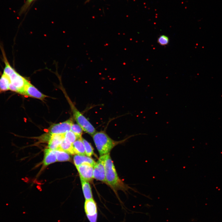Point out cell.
Returning a JSON list of instances; mask_svg holds the SVG:
<instances>
[{
    "label": "cell",
    "instance_id": "obj_1",
    "mask_svg": "<svg viewBox=\"0 0 222 222\" xmlns=\"http://www.w3.org/2000/svg\"><path fill=\"white\" fill-rule=\"evenodd\" d=\"M103 156L106 183L114 190L125 189V185L118 176L109 154Z\"/></svg>",
    "mask_w": 222,
    "mask_h": 222
},
{
    "label": "cell",
    "instance_id": "obj_16",
    "mask_svg": "<svg viewBox=\"0 0 222 222\" xmlns=\"http://www.w3.org/2000/svg\"><path fill=\"white\" fill-rule=\"evenodd\" d=\"M57 161L61 162L69 161L70 158L68 154L62 150H55Z\"/></svg>",
    "mask_w": 222,
    "mask_h": 222
},
{
    "label": "cell",
    "instance_id": "obj_21",
    "mask_svg": "<svg viewBox=\"0 0 222 222\" xmlns=\"http://www.w3.org/2000/svg\"><path fill=\"white\" fill-rule=\"evenodd\" d=\"M33 0H27L25 4L21 8V9L19 12V14H21L25 12L31 2Z\"/></svg>",
    "mask_w": 222,
    "mask_h": 222
},
{
    "label": "cell",
    "instance_id": "obj_18",
    "mask_svg": "<svg viewBox=\"0 0 222 222\" xmlns=\"http://www.w3.org/2000/svg\"><path fill=\"white\" fill-rule=\"evenodd\" d=\"M71 131L74 133L79 138H82L83 130L78 124L73 123L71 126Z\"/></svg>",
    "mask_w": 222,
    "mask_h": 222
},
{
    "label": "cell",
    "instance_id": "obj_8",
    "mask_svg": "<svg viewBox=\"0 0 222 222\" xmlns=\"http://www.w3.org/2000/svg\"><path fill=\"white\" fill-rule=\"evenodd\" d=\"M84 208L86 216L98 215L97 204L93 198L85 200Z\"/></svg>",
    "mask_w": 222,
    "mask_h": 222
},
{
    "label": "cell",
    "instance_id": "obj_13",
    "mask_svg": "<svg viewBox=\"0 0 222 222\" xmlns=\"http://www.w3.org/2000/svg\"><path fill=\"white\" fill-rule=\"evenodd\" d=\"M82 190L85 200L93 198L91 187L88 182L81 179Z\"/></svg>",
    "mask_w": 222,
    "mask_h": 222
},
{
    "label": "cell",
    "instance_id": "obj_22",
    "mask_svg": "<svg viewBox=\"0 0 222 222\" xmlns=\"http://www.w3.org/2000/svg\"><path fill=\"white\" fill-rule=\"evenodd\" d=\"M9 90L19 94V90L16 87L10 83L9 86Z\"/></svg>",
    "mask_w": 222,
    "mask_h": 222
},
{
    "label": "cell",
    "instance_id": "obj_2",
    "mask_svg": "<svg viewBox=\"0 0 222 222\" xmlns=\"http://www.w3.org/2000/svg\"><path fill=\"white\" fill-rule=\"evenodd\" d=\"M92 137L101 156L109 153L115 146L125 141V140L118 141H114L105 132L102 131H97Z\"/></svg>",
    "mask_w": 222,
    "mask_h": 222
},
{
    "label": "cell",
    "instance_id": "obj_10",
    "mask_svg": "<svg viewBox=\"0 0 222 222\" xmlns=\"http://www.w3.org/2000/svg\"><path fill=\"white\" fill-rule=\"evenodd\" d=\"M73 160L76 167L84 163L90 164L94 166L96 163L92 158L85 155H76L74 156Z\"/></svg>",
    "mask_w": 222,
    "mask_h": 222
},
{
    "label": "cell",
    "instance_id": "obj_19",
    "mask_svg": "<svg viewBox=\"0 0 222 222\" xmlns=\"http://www.w3.org/2000/svg\"><path fill=\"white\" fill-rule=\"evenodd\" d=\"M64 136L65 139L72 144L79 138L71 130L64 134Z\"/></svg>",
    "mask_w": 222,
    "mask_h": 222
},
{
    "label": "cell",
    "instance_id": "obj_15",
    "mask_svg": "<svg viewBox=\"0 0 222 222\" xmlns=\"http://www.w3.org/2000/svg\"><path fill=\"white\" fill-rule=\"evenodd\" d=\"M10 83L8 76L3 73L0 78V93L9 90Z\"/></svg>",
    "mask_w": 222,
    "mask_h": 222
},
{
    "label": "cell",
    "instance_id": "obj_3",
    "mask_svg": "<svg viewBox=\"0 0 222 222\" xmlns=\"http://www.w3.org/2000/svg\"><path fill=\"white\" fill-rule=\"evenodd\" d=\"M75 120L83 131L92 136L96 130L87 119L76 108L71 101H68Z\"/></svg>",
    "mask_w": 222,
    "mask_h": 222
},
{
    "label": "cell",
    "instance_id": "obj_4",
    "mask_svg": "<svg viewBox=\"0 0 222 222\" xmlns=\"http://www.w3.org/2000/svg\"><path fill=\"white\" fill-rule=\"evenodd\" d=\"M80 179L91 182L93 178V166L88 163H82L76 167Z\"/></svg>",
    "mask_w": 222,
    "mask_h": 222
},
{
    "label": "cell",
    "instance_id": "obj_14",
    "mask_svg": "<svg viewBox=\"0 0 222 222\" xmlns=\"http://www.w3.org/2000/svg\"><path fill=\"white\" fill-rule=\"evenodd\" d=\"M72 144L64 138L56 150H62L68 153L74 154Z\"/></svg>",
    "mask_w": 222,
    "mask_h": 222
},
{
    "label": "cell",
    "instance_id": "obj_20",
    "mask_svg": "<svg viewBox=\"0 0 222 222\" xmlns=\"http://www.w3.org/2000/svg\"><path fill=\"white\" fill-rule=\"evenodd\" d=\"M169 37L167 36L164 35L159 36L157 39L158 43L162 46L167 45L169 43Z\"/></svg>",
    "mask_w": 222,
    "mask_h": 222
},
{
    "label": "cell",
    "instance_id": "obj_7",
    "mask_svg": "<svg viewBox=\"0 0 222 222\" xmlns=\"http://www.w3.org/2000/svg\"><path fill=\"white\" fill-rule=\"evenodd\" d=\"M41 100H43L47 96L42 93L28 81H27L23 89V95Z\"/></svg>",
    "mask_w": 222,
    "mask_h": 222
},
{
    "label": "cell",
    "instance_id": "obj_17",
    "mask_svg": "<svg viewBox=\"0 0 222 222\" xmlns=\"http://www.w3.org/2000/svg\"><path fill=\"white\" fill-rule=\"evenodd\" d=\"M82 140L84 146L85 154L90 157L94 154L93 148L91 144L85 139L82 138Z\"/></svg>",
    "mask_w": 222,
    "mask_h": 222
},
{
    "label": "cell",
    "instance_id": "obj_6",
    "mask_svg": "<svg viewBox=\"0 0 222 222\" xmlns=\"http://www.w3.org/2000/svg\"><path fill=\"white\" fill-rule=\"evenodd\" d=\"M73 123L71 119L58 124H54L49 128V133L54 134H64L71 130V126Z\"/></svg>",
    "mask_w": 222,
    "mask_h": 222
},
{
    "label": "cell",
    "instance_id": "obj_5",
    "mask_svg": "<svg viewBox=\"0 0 222 222\" xmlns=\"http://www.w3.org/2000/svg\"><path fill=\"white\" fill-rule=\"evenodd\" d=\"M93 178L106 183L103 155L101 156L93 166Z\"/></svg>",
    "mask_w": 222,
    "mask_h": 222
},
{
    "label": "cell",
    "instance_id": "obj_12",
    "mask_svg": "<svg viewBox=\"0 0 222 222\" xmlns=\"http://www.w3.org/2000/svg\"><path fill=\"white\" fill-rule=\"evenodd\" d=\"M72 145L75 154H85V148L82 138L77 139L72 143Z\"/></svg>",
    "mask_w": 222,
    "mask_h": 222
},
{
    "label": "cell",
    "instance_id": "obj_11",
    "mask_svg": "<svg viewBox=\"0 0 222 222\" xmlns=\"http://www.w3.org/2000/svg\"><path fill=\"white\" fill-rule=\"evenodd\" d=\"M57 161L55 150L49 148L46 149L44 150V157L43 163L44 165H48Z\"/></svg>",
    "mask_w": 222,
    "mask_h": 222
},
{
    "label": "cell",
    "instance_id": "obj_9",
    "mask_svg": "<svg viewBox=\"0 0 222 222\" xmlns=\"http://www.w3.org/2000/svg\"><path fill=\"white\" fill-rule=\"evenodd\" d=\"M64 138V134H54L50 136L48 144V148L56 150Z\"/></svg>",
    "mask_w": 222,
    "mask_h": 222
}]
</instances>
